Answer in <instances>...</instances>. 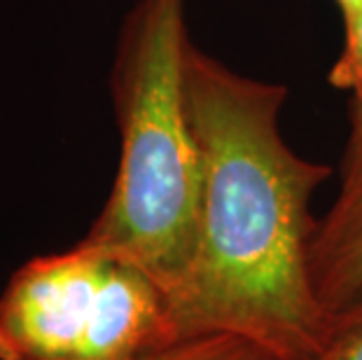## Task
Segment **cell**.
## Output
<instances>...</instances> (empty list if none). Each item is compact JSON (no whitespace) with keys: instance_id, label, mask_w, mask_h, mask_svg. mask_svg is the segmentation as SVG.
<instances>
[{"instance_id":"cell-1","label":"cell","mask_w":362,"mask_h":360,"mask_svg":"<svg viewBox=\"0 0 362 360\" xmlns=\"http://www.w3.org/2000/svg\"><path fill=\"white\" fill-rule=\"evenodd\" d=\"M185 94L204 194L194 260L168 300L173 342L232 335L279 360H311L329 327L311 279V199L332 168L283 139L285 84L238 73L189 42Z\"/></svg>"},{"instance_id":"cell-2","label":"cell","mask_w":362,"mask_h":360,"mask_svg":"<svg viewBox=\"0 0 362 360\" xmlns=\"http://www.w3.org/2000/svg\"><path fill=\"white\" fill-rule=\"evenodd\" d=\"M185 0H136L122 21L110 91L119 166L84 243L141 267L166 302L187 279L199 239L204 164L187 94Z\"/></svg>"},{"instance_id":"cell-3","label":"cell","mask_w":362,"mask_h":360,"mask_svg":"<svg viewBox=\"0 0 362 360\" xmlns=\"http://www.w3.org/2000/svg\"><path fill=\"white\" fill-rule=\"evenodd\" d=\"M112 267L84 241L21 265L0 295V360H84Z\"/></svg>"},{"instance_id":"cell-4","label":"cell","mask_w":362,"mask_h":360,"mask_svg":"<svg viewBox=\"0 0 362 360\" xmlns=\"http://www.w3.org/2000/svg\"><path fill=\"white\" fill-rule=\"evenodd\" d=\"M311 279L327 316L362 297V98H351L341 182L311 241Z\"/></svg>"},{"instance_id":"cell-5","label":"cell","mask_w":362,"mask_h":360,"mask_svg":"<svg viewBox=\"0 0 362 360\" xmlns=\"http://www.w3.org/2000/svg\"><path fill=\"white\" fill-rule=\"evenodd\" d=\"M143 360H279L257 344L232 335H211L180 342Z\"/></svg>"},{"instance_id":"cell-6","label":"cell","mask_w":362,"mask_h":360,"mask_svg":"<svg viewBox=\"0 0 362 360\" xmlns=\"http://www.w3.org/2000/svg\"><path fill=\"white\" fill-rule=\"evenodd\" d=\"M341 21L344 45L329 68L327 82L334 89L349 91L351 98H362V5L341 14Z\"/></svg>"},{"instance_id":"cell-7","label":"cell","mask_w":362,"mask_h":360,"mask_svg":"<svg viewBox=\"0 0 362 360\" xmlns=\"http://www.w3.org/2000/svg\"><path fill=\"white\" fill-rule=\"evenodd\" d=\"M311 360H362V297L329 316L327 335Z\"/></svg>"},{"instance_id":"cell-8","label":"cell","mask_w":362,"mask_h":360,"mask_svg":"<svg viewBox=\"0 0 362 360\" xmlns=\"http://www.w3.org/2000/svg\"><path fill=\"white\" fill-rule=\"evenodd\" d=\"M337 7H339V14H346L351 10H356L358 5H362V0H334Z\"/></svg>"}]
</instances>
